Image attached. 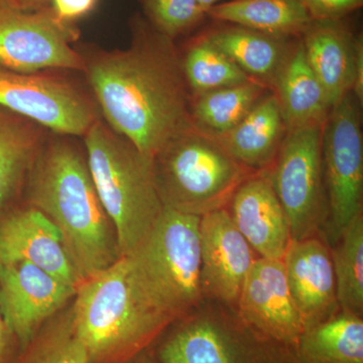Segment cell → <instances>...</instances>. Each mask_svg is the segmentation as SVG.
Returning <instances> with one entry per match:
<instances>
[{"label": "cell", "mask_w": 363, "mask_h": 363, "mask_svg": "<svg viewBox=\"0 0 363 363\" xmlns=\"http://www.w3.org/2000/svg\"><path fill=\"white\" fill-rule=\"evenodd\" d=\"M85 72L105 123L143 154L155 156L194 123L192 96L173 40L138 20L128 49L85 58Z\"/></svg>", "instance_id": "obj_1"}, {"label": "cell", "mask_w": 363, "mask_h": 363, "mask_svg": "<svg viewBox=\"0 0 363 363\" xmlns=\"http://www.w3.org/2000/svg\"><path fill=\"white\" fill-rule=\"evenodd\" d=\"M48 138L26 179V205L61 233L83 281L121 259L116 228L105 211L85 155L67 135Z\"/></svg>", "instance_id": "obj_2"}, {"label": "cell", "mask_w": 363, "mask_h": 363, "mask_svg": "<svg viewBox=\"0 0 363 363\" xmlns=\"http://www.w3.org/2000/svg\"><path fill=\"white\" fill-rule=\"evenodd\" d=\"M90 363H119L149 350L172 323L135 292L125 257L78 286L72 304Z\"/></svg>", "instance_id": "obj_3"}, {"label": "cell", "mask_w": 363, "mask_h": 363, "mask_svg": "<svg viewBox=\"0 0 363 363\" xmlns=\"http://www.w3.org/2000/svg\"><path fill=\"white\" fill-rule=\"evenodd\" d=\"M200 219L164 207L147 238L124 257L135 292L172 324L205 301Z\"/></svg>", "instance_id": "obj_4"}, {"label": "cell", "mask_w": 363, "mask_h": 363, "mask_svg": "<svg viewBox=\"0 0 363 363\" xmlns=\"http://www.w3.org/2000/svg\"><path fill=\"white\" fill-rule=\"evenodd\" d=\"M83 138L95 188L125 257L147 238L164 209L152 157L99 118Z\"/></svg>", "instance_id": "obj_5"}, {"label": "cell", "mask_w": 363, "mask_h": 363, "mask_svg": "<svg viewBox=\"0 0 363 363\" xmlns=\"http://www.w3.org/2000/svg\"><path fill=\"white\" fill-rule=\"evenodd\" d=\"M152 164L164 207L199 217L225 208L248 178V169L195 124L160 150Z\"/></svg>", "instance_id": "obj_6"}, {"label": "cell", "mask_w": 363, "mask_h": 363, "mask_svg": "<svg viewBox=\"0 0 363 363\" xmlns=\"http://www.w3.org/2000/svg\"><path fill=\"white\" fill-rule=\"evenodd\" d=\"M211 302L167 329L152 346L160 362L295 363L290 348L245 323L235 308Z\"/></svg>", "instance_id": "obj_7"}, {"label": "cell", "mask_w": 363, "mask_h": 363, "mask_svg": "<svg viewBox=\"0 0 363 363\" xmlns=\"http://www.w3.org/2000/svg\"><path fill=\"white\" fill-rule=\"evenodd\" d=\"M323 124L288 130L272 171H267L290 222L292 240L314 238L328 221L322 162Z\"/></svg>", "instance_id": "obj_8"}, {"label": "cell", "mask_w": 363, "mask_h": 363, "mask_svg": "<svg viewBox=\"0 0 363 363\" xmlns=\"http://www.w3.org/2000/svg\"><path fill=\"white\" fill-rule=\"evenodd\" d=\"M350 94L332 107L322 133V162L328 199L327 236L335 242L363 213V142L359 109Z\"/></svg>", "instance_id": "obj_9"}, {"label": "cell", "mask_w": 363, "mask_h": 363, "mask_svg": "<svg viewBox=\"0 0 363 363\" xmlns=\"http://www.w3.org/2000/svg\"><path fill=\"white\" fill-rule=\"evenodd\" d=\"M76 30L52 9H23L0 0V67L23 73L85 72L84 56L72 42Z\"/></svg>", "instance_id": "obj_10"}, {"label": "cell", "mask_w": 363, "mask_h": 363, "mask_svg": "<svg viewBox=\"0 0 363 363\" xmlns=\"http://www.w3.org/2000/svg\"><path fill=\"white\" fill-rule=\"evenodd\" d=\"M0 106L61 135L83 138L98 119L82 89L49 71L23 73L0 67Z\"/></svg>", "instance_id": "obj_11"}, {"label": "cell", "mask_w": 363, "mask_h": 363, "mask_svg": "<svg viewBox=\"0 0 363 363\" xmlns=\"http://www.w3.org/2000/svg\"><path fill=\"white\" fill-rule=\"evenodd\" d=\"M76 292L75 286L30 262L0 264V310L21 350Z\"/></svg>", "instance_id": "obj_12"}, {"label": "cell", "mask_w": 363, "mask_h": 363, "mask_svg": "<svg viewBox=\"0 0 363 363\" xmlns=\"http://www.w3.org/2000/svg\"><path fill=\"white\" fill-rule=\"evenodd\" d=\"M235 309L245 323L291 350L305 330L281 259H255Z\"/></svg>", "instance_id": "obj_13"}, {"label": "cell", "mask_w": 363, "mask_h": 363, "mask_svg": "<svg viewBox=\"0 0 363 363\" xmlns=\"http://www.w3.org/2000/svg\"><path fill=\"white\" fill-rule=\"evenodd\" d=\"M201 284L205 300L236 307L253 262V250L226 208L200 219Z\"/></svg>", "instance_id": "obj_14"}, {"label": "cell", "mask_w": 363, "mask_h": 363, "mask_svg": "<svg viewBox=\"0 0 363 363\" xmlns=\"http://www.w3.org/2000/svg\"><path fill=\"white\" fill-rule=\"evenodd\" d=\"M16 262H30L77 289L83 281L57 227L30 205L0 214V264Z\"/></svg>", "instance_id": "obj_15"}, {"label": "cell", "mask_w": 363, "mask_h": 363, "mask_svg": "<svg viewBox=\"0 0 363 363\" xmlns=\"http://www.w3.org/2000/svg\"><path fill=\"white\" fill-rule=\"evenodd\" d=\"M281 260L305 329L340 311L330 250L323 241L317 236L291 240Z\"/></svg>", "instance_id": "obj_16"}, {"label": "cell", "mask_w": 363, "mask_h": 363, "mask_svg": "<svg viewBox=\"0 0 363 363\" xmlns=\"http://www.w3.org/2000/svg\"><path fill=\"white\" fill-rule=\"evenodd\" d=\"M229 213L259 257L283 259L292 240L290 222L267 171L241 184L231 199Z\"/></svg>", "instance_id": "obj_17"}, {"label": "cell", "mask_w": 363, "mask_h": 363, "mask_svg": "<svg viewBox=\"0 0 363 363\" xmlns=\"http://www.w3.org/2000/svg\"><path fill=\"white\" fill-rule=\"evenodd\" d=\"M301 37L308 62L332 108L353 90L362 38L355 39L341 20L312 21Z\"/></svg>", "instance_id": "obj_18"}, {"label": "cell", "mask_w": 363, "mask_h": 363, "mask_svg": "<svg viewBox=\"0 0 363 363\" xmlns=\"http://www.w3.org/2000/svg\"><path fill=\"white\" fill-rule=\"evenodd\" d=\"M272 86L286 130L324 123L331 111L323 86L312 70L302 40L290 48Z\"/></svg>", "instance_id": "obj_19"}, {"label": "cell", "mask_w": 363, "mask_h": 363, "mask_svg": "<svg viewBox=\"0 0 363 363\" xmlns=\"http://www.w3.org/2000/svg\"><path fill=\"white\" fill-rule=\"evenodd\" d=\"M47 128L0 106V214L16 206Z\"/></svg>", "instance_id": "obj_20"}, {"label": "cell", "mask_w": 363, "mask_h": 363, "mask_svg": "<svg viewBox=\"0 0 363 363\" xmlns=\"http://www.w3.org/2000/svg\"><path fill=\"white\" fill-rule=\"evenodd\" d=\"M286 130L278 98L272 93L262 98L235 128L215 138L245 168L264 171L276 159Z\"/></svg>", "instance_id": "obj_21"}, {"label": "cell", "mask_w": 363, "mask_h": 363, "mask_svg": "<svg viewBox=\"0 0 363 363\" xmlns=\"http://www.w3.org/2000/svg\"><path fill=\"white\" fill-rule=\"evenodd\" d=\"M292 353L295 363H363V316L340 310L306 328Z\"/></svg>", "instance_id": "obj_22"}, {"label": "cell", "mask_w": 363, "mask_h": 363, "mask_svg": "<svg viewBox=\"0 0 363 363\" xmlns=\"http://www.w3.org/2000/svg\"><path fill=\"white\" fill-rule=\"evenodd\" d=\"M219 50L253 80L272 85L290 50L289 38L257 32L240 26H221L208 33Z\"/></svg>", "instance_id": "obj_23"}, {"label": "cell", "mask_w": 363, "mask_h": 363, "mask_svg": "<svg viewBox=\"0 0 363 363\" xmlns=\"http://www.w3.org/2000/svg\"><path fill=\"white\" fill-rule=\"evenodd\" d=\"M206 16L229 25L279 37H301L312 23L298 0H230L208 9Z\"/></svg>", "instance_id": "obj_24"}, {"label": "cell", "mask_w": 363, "mask_h": 363, "mask_svg": "<svg viewBox=\"0 0 363 363\" xmlns=\"http://www.w3.org/2000/svg\"><path fill=\"white\" fill-rule=\"evenodd\" d=\"M267 86L257 80L229 86L192 97L191 116L200 130L220 136L235 128L266 94Z\"/></svg>", "instance_id": "obj_25"}, {"label": "cell", "mask_w": 363, "mask_h": 363, "mask_svg": "<svg viewBox=\"0 0 363 363\" xmlns=\"http://www.w3.org/2000/svg\"><path fill=\"white\" fill-rule=\"evenodd\" d=\"M330 253L339 308L363 316V213L343 229Z\"/></svg>", "instance_id": "obj_26"}, {"label": "cell", "mask_w": 363, "mask_h": 363, "mask_svg": "<svg viewBox=\"0 0 363 363\" xmlns=\"http://www.w3.org/2000/svg\"><path fill=\"white\" fill-rule=\"evenodd\" d=\"M14 363H90L72 306L50 319L20 351Z\"/></svg>", "instance_id": "obj_27"}, {"label": "cell", "mask_w": 363, "mask_h": 363, "mask_svg": "<svg viewBox=\"0 0 363 363\" xmlns=\"http://www.w3.org/2000/svg\"><path fill=\"white\" fill-rule=\"evenodd\" d=\"M184 75L192 97L253 80L208 38L191 44L182 60Z\"/></svg>", "instance_id": "obj_28"}, {"label": "cell", "mask_w": 363, "mask_h": 363, "mask_svg": "<svg viewBox=\"0 0 363 363\" xmlns=\"http://www.w3.org/2000/svg\"><path fill=\"white\" fill-rule=\"evenodd\" d=\"M149 23L174 40L199 25L206 16L196 0H140Z\"/></svg>", "instance_id": "obj_29"}, {"label": "cell", "mask_w": 363, "mask_h": 363, "mask_svg": "<svg viewBox=\"0 0 363 363\" xmlns=\"http://www.w3.org/2000/svg\"><path fill=\"white\" fill-rule=\"evenodd\" d=\"M312 21H339L360 9L363 0H298Z\"/></svg>", "instance_id": "obj_30"}, {"label": "cell", "mask_w": 363, "mask_h": 363, "mask_svg": "<svg viewBox=\"0 0 363 363\" xmlns=\"http://www.w3.org/2000/svg\"><path fill=\"white\" fill-rule=\"evenodd\" d=\"M97 0H52V9L64 23L83 18L96 6Z\"/></svg>", "instance_id": "obj_31"}, {"label": "cell", "mask_w": 363, "mask_h": 363, "mask_svg": "<svg viewBox=\"0 0 363 363\" xmlns=\"http://www.w3.org/2000/svg\"><path fill=\"white\" fill-rule=\"evenodd\" d=\"M20 351L18 340L7 327L0 310V363H14Z\"/></svg>", "instance_id": "obj_32"}, {"label": "cell", "mask_w": 363, "mask_h": 363, "mask_svg": "<svg viewBox=\"0 0 363 363\" xmlns=\"http://www.w3.org/2000/svg\"><path fill=\"white\" fill-rule=\"evenodd\" d=\"M353 91L358 101L362 104L363 99V45H360L357 52V72H355L354 86Z\"/></svg>", "instance_id": "obj_33"}, {"label": "cell", "mask_w": 363, "mask_h": 363, "mask_svg": "<svg viewBox=\"0 0 363 363\" xmlns=\"http://www.w3.org/2000/svg\"><path fill=\"white\" fill-rule=\"evenodd\" d=\"M119 363H161L157 359L156 354H155L152 347L149 350L143 351V352L138 353L135 357L130 358V359L125 360V362Z\"/></svg>", "instance_id": "obj_34"}, {"label": "cell", "mask_w": 363, "mask_h": 363, "mask_svg": "<svg viewBox=\"0 0 363 363\" xmlns=\"http://www.w3.org/2000/svg\"><path fill=\"white\" fill-rule=\"evenodd\" d=\"M16 6L23 9H38L45 0H11Z\"/></svg>", "instance_id": "obj_35"}, {"label": "cell", "mask_w": 363, "mask_h": 363, "mask_svg": "<svg viewBox=\"0 0 363 363\" xmlns=\"http://www.w3.org/2000/svg\"><path fill=\"white\" fill-rule=\"evenodd\" d=\"M196 1L204 9L205 13H207L208 9H211L212 6L222 4V2L230 1V0H196Z\"/></svg>", "instance_id": "obj_36"}]
</instances>
